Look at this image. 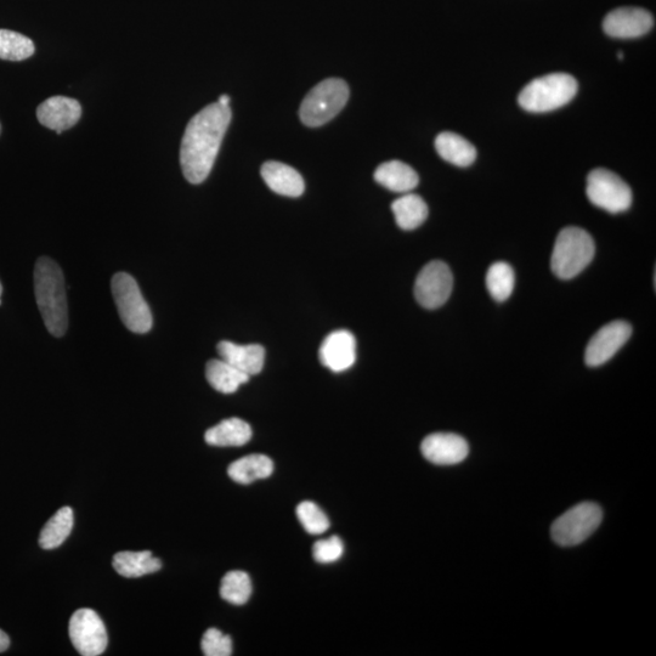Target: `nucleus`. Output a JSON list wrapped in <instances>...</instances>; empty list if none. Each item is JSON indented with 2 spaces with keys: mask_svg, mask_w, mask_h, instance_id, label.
I'll use <instances>...</instances> for the list:
<instances>
[{
  "mask_svg": "<svg viewBox=\"0 0 656 656\" xmlns=\"http://www.w3.org/2000/svg\"><path fill=\"white\" fill-rule=\"evenodd\" d=\"M231 122L230 107L214 103L191 118L180 146V166L191 184L208 178Z\"/></svg>",
  "mask_w": 656,
  "mask_h": 656,
  "instance_id": "f257e3e1",
  "label": "nucleus"
},
{
  "mask_svg": "<svg viewBox=\"0 0 656 656\" xmlns=\"http://www.w3.org/2000/svg\"><path fill=\"white\" fill-rule=\"evenodd\" d=\"M35 293L39 311L50 335L64 336L69 327L65 279L53 259L42 257L37 260Z\"/></svg>",
  "mask_w": 656,
  "mask_h": 656,
  "instance_id": "f03ea898",
  "label": "nucleus"
},
{
  "mask_svg": "<svg viewBox=\"0 0 656 656\" xmlns=\"http://www.w3.org/2000/svg\"><path fill=\"white\" fill-rule=\"evenodd\" d=\"M596 246L586 230L569 226L559 233L551 258L553 274L571 280L584 271L595 257Z\"/></svg>",
  "mask_w": 656,
  "mask_h": 656,
  "instance_id": "7ed1b4c3",
  "label": "nucleus"
},
{
  "mask_svg": "<svg viewBox=\"0 0 656 656\" xmlns=\"http://www.w3.org/2000/svg\"><path fill=\"white\" fill-rule=\"evenodd\" d=\"M578 89V81L568 73H550L531 81L520 92L518 103L528 112H551L569 104Z\"/></svg>",
  "mask_w": 656,
  "mask_h": 656,
  "instance_id": "20e7f679",
  "label": "nucleus"
},
{
  "mask_svg": "<svg viewBox=\"0 0 656 656\" xmlns=\"http://www.w3.org/2000/svg\"><path fill=\"white\" fill-rule=\"evenodd\" d=\"M348 99L349 88L343 79H325L305 96L299 116L305 126H324L344 109Z\"/></svg>",
  "mask_w": 656,
  "mask_h": 656,
  "instance_id": "39448f33",
  "label": "nucleus"
},
{
  "mask_svg": "<svg viewBox=\"0 0 656 656\" xmlns=\"http://www.w3.org/2000/svg\"><path fill=\"white\" fill-rule=\"evenodd\" d=\"M111 288L124 326L138 335L151 331L154 319L137 280L127 273H117L112 277Z\"/></svg>",
  "mask_w": 656,
  "mask_h": 656,
  "instance_id": "423d86ee",
  "label": "nucleus"
},
{
  "mask_svg": "<svg viewBox=\"0 0 656 656\" xmlns=\"http://www.w3.org/2000/svg\"><path fill=\"white\" fill-rule=\"evenodd\" d=\"M602 519V508L596 503H579L553 523L552 539L559 546H578L595 533L601 525Z\"/></svg>",
  "mask_w": 656,
  "mask_h": 656,
  "instance_id": "0eeeda50",
  "label": "nucleus"
},
{
  "mask_svg": "<svg viewBox=\"0 0 656 656\" xmlns=\"http://www.w3.org/2000/svg\"><path fill=\"white\" fill-rule=\"evenodd\" d=\"M586 194L592 205L613 214L625 212L632 205L630 186L618 174L604 168L588 174Z\"/></svg>",
  "mask_w": 656,
  "mask_h": 656,
  "instance_id": "6e6552de",
  "label": "nucleus"
},
{
  "mask_svg": "<svg viewBox=\"0 0 656 656\" xmlns=\"http://www.w3.org/2000/svg\"><path fill=\"white\" fill-rule=\"evenodd\" d=\"M454 276L444 262L433 260L418 274L415 284V297L417 302L426 309H438L449 301Z\"/></svg>",
  "mask_w": 656,
  "mask_h": 656,
  "instance_id": "1a4fd4ad",
  "label": "nucleus"
},
{
  "mask_svg": "<svg viewBox=\"0 0 656 656\" xmlns=\"http://www.w3.org/2000/svg\"><path fill=\"white\" fill-rule=\"evenodd\" d=\"M73 647L83 656H98L105 652L109 637L100 616L92 609H79L70 620Z\"/></svg>",
  "mask_w": 656,
  "mask_h": 656,
  "instance_id": "9d476101",
  "label": "nucleus"
},
{
  "mask_svg": "<svg viewBox=\"0 0 656 656\" xmlns=\"http://www.w3.org/2000/svg\"><path fill=\"white\" fill-rule=\"evenodd\" d=\"M632 335L629 322L616 320L610 322L591 338L586 348L585 361L587 366H601L619 352Z\"/></svg>",
  "mask_w": 656,
  "mask_h": 656,
  "instance_id": "9b49d317",
  "label": "nucleus"
},
{
  "mask_svg": "<svg viewBox=\"0 0 656 656\" xmlns=\"http://www.w3.org/2000/svg\"><path fill=\"white\" fill-rule=\"evenodd\" d=\"M653 15L641 8H619L605 16L603 28L608 36L620 39L638 38L652 30Z\"/></svg>",
  "mask_w": 656,
  "mask_h": 656,
  "instance_id": "f8f14e48",
  "label": "nucleus"
},
{
  "mask_svg": "<svg viewBox=\"0 0 656 656\" xmlns=\"http://www.w3.org/2000/svg\"><path fill=\"white\" fill-rule=\"evenodd\" d=\"M421 451L427 461L438 466H454L466 460L469 446L460 435L434 433L422 441Z\"/></svg>",
  "mask_w": 656,
  "mask_h": 656,
  "instance_id": "ddd939ff",
  "label": "nucleus"
},
{
  "mask_svg": "<svg viewBox=\"0 0 656 656\" xmlns=\"http://www.w3.org/2000/svg\"><path fill=\"white\" fill-rule=\"evenodd\" d=\"M319 359L332 372L349 370L356 361V339L353 333L347 330L330 333L321 344Z\"/></svg>",
  "mask_w": 656,
  "mask_h": 656,
  "instance_id": "4468645a",
  "label": "nucleus"
},
{
  "mask_svg": "<svg viewBox=\"0 0 656 656\" xmlns=\"http://www.w3.org/2000/svg\"><path fill=\"white\" fill-rule=\"evenodd\" d=\"M82 106L67 96H53L38 106L37 118L42 126L55 130L59 135L76 126L81 120Z\"/></svg>",
  "mask_w": 656,
  "mask_h": 656,
  "instance_id": "2eb2a0df",
  "label": "nucleus"
},
{
  "mask_svg": "<svg viewBox=\"0 0 656 656\" xmlns=\"http://www.w3.org/2000/svg\"><path fill=\"white\" fill-rule=\"evenodd\" d=\"M217 350L220 359L246 373L247 376L258 375L263 370L265 349L259 344L241 346V344L223 341L218 344Z\"/></svg>",
  "mask_w": 656,
  "mask_h": 656,
  "instance_id": "dca6fc26",
  "label": "nucleus"
},
{
  "mask_svg": "<svg viewBox=\"0 0 656 656\" xmlns=\"http://www.w3.org/2000/svg\"><path fill=\"white\" fill-rule=\"evenodd\" d=\"M262 177L276 194L287 197L303 195L305 184L302 175L285 163L269 161L263 164Z\"/></svg>",
  "mask_w": 656,
  "mask_h": 656,
  "instance_id": "f3484780",
  "label": "nucleus"
},
{
  "mask_svg": "<svg viewBox=\"0 0 656 656\" xmlns=\"http://www.w3.org/2000/svg\"><path fill=\"white\" fill-rule=\"evenodd\" d=\"M375 180L383 188L399 192V194H407L416 189L420 183L415 169L401 161H389L381 164L376 169Z\"/></svg>",
  "mask_w": 656,
  "mask_h": 656,
  "instance_id": "a211bd4d",
  "label": "nucleus"
},
{
  "mask_svg": "<svg viewBox=\"0 0 656 656\" xmlns=\"http://www.w3.org/2000/svg\"><path fill=\"white\" fill-rule=\"evenodd\" d=\"M206 443L212 446H243L252 439V428L250 424L241 418H228L209 428L205 434Z\"/></svg>",
  "mask_w": 656,
  "mask_h": 656,
  "instance_id": "6ab92c4d",
  "label": "nucleus"
},
{
  "mask_svg": "<svg viewBox=\"0 0 656 656\" xmlns=\"http://www.w3.org/2000/svg\"><path fill=\"white\" fill-rule=\"evenodd\" d=\"M435 149L444 161L457 167H468L477 158V150L461 135L452 132L440 133L435 140Z\"/></svg>",
  "mask_w": 656,
  "mask_h": 656,
  "instance_id": "aec40b11",
  "label": "nucleus"
},
{
  "mask_svg": "<svg viewBox=\"0 0 656 656\" xmlns=\"http://www.w3.org/2000/svg\"><path fill=\"white\" fill-rule=\"evenodd\" d=\"M274 472V462L265 455H250L240 458L228 468L234 482L248 485L259 479H267Z\"/></svg>",
  "mask_w": 656,
  "mask_h": 656,
  "instance_id": "412c9836",
  "label": "nucleus"
},
{
  "mask_svg": "<svg viewBox=\"0 0 656 656\" xmlns=\"http://www.w3.org/2000/svg\"><path fill=\"white\" fill-rule=\"evenodd\" d=\"M113 568L124 578H140L156 573L162 568V562L149 551L120 552L113 557Z\"/></svg>",
  "mask_w": 656,
  "mask_h": 656,
  "instance_id": "4be33fe9",
  "label": "nucleus"
},
{
  "mask_svg": "<svg viewBox=\"0 0 656 656\" xmlns=\"http://www.w3.org/2000/svg\"><path fill=\"white\" fill-rule=\"evenodd\" d=\"M207 381L219 393L233 394L242 384L250 381V376L234 366L226 363L223 359L208 361L206 366Z\"/></svg>",
  "mask_w": 656,
  "mask_h": 656,
  "instance_id": "5701e85b",
  "label": "nucleus"
},
{
  "mask_svg": "<svg viewBox=\"0 0 656 656\" xmlns=\"http://www.w3.org/2000/svg\"><path fill=\"white\" fill-rule=\"evenodd\" d=\"M392 211L395 222L403 230L417 229L428 217L427 203L421 196L409 192L393 202Z\"/></svg>",
  "mask_w": 656,
  "mask_h": 656,
  "instance_id": "b1692460",
  "label": "nucleus"
},
{
  "mask_svg": "<svg viewBox=\"0 0 656 656\" xmlns=\"http://www.w3.org/2000/svg\"><path fill=\"white\" fill-rule=\"evenodd\" d=\"M73 511L70 507H62L54 514L49 522L44 525L41 536H39V545L44 550H54L66 541L73 529Z\"/></svg>",
  "mask_w": 656,
  "mask_h": 656,
  "instance_id": "393cba45",
  "label": "nucleus"
},
{
  "mask_svg": "<svg viewBox=\"0 0 656 656\" xmlns=\"http://www.w3.org/2000/svg\"><path fill=\"white\" fill-rule=\"evenodd\" d=\"M514 285H516V276L510 264L497 262L491 265L486 274V287L495 301H507L513 293Z\"/></svg>",
  "mask_w": 656,
  "mask_h": 656,
  "instance_id": "a878e982",
  "label": "nucleus"
},
{
  "mask_svg": "<svg viewBox=\"0 0 656 656\" xmlns=\"http://www.w3.org/2000/svg\"><path fill=\"white\" fill-rule=\"evenodd\" d=\"M220 596L235 605L246 604L252 596V582L245 571H230L220 585Z\"/></svg>",
  "mask_w": 656,
  "mask_h": 656,
  "instance_id": "bb28decb",
  "label": "nucleus"
},
{
  "mask_svg": "<svg viewBox=\"0 0 656 656\" xmlns=\"http://www.w3.org/2000/svg\"><path fill=\"white\" fill-rule=\"evenodd\" d=\"M36 52L35 43L18 32L0 30V59L22 61Z\"/></svg>",
  "mask_w": 656,
  "mask_h": 656,
  "instance_id": "cd10ccee",
  "label": "nucleus"
},
{
  "mask_svg": "<svg viewBox=\"0 0 656 656\" xmlns=\"http://www.w3.org/2000/svg\"><path fill=\"white\" fill-rule=\"evenodd\" d=\"M297 517L305 531L310 535H322L330 529V520L314 502L304 501L301 505H298Z\"/></svg>",
  "mask_w": 656,
  "mask_h": 656,
  "instance_id": "c85d7f7f",
  "label": "nucleus"
},
{
  "mask_svg": "<svg viewBox=\"0 0 656 656\" xmlns=\"http://www.w3.org/2000/svg\"><path fill=\"white\" fill-rule=\"evenodd\" d=\"M201 648L206 656L233 655V641L217 629H209L202 637Z\"/></svg>",
  "mask_w": 656,
  "mask_h": 656,
  "instance_id": "c756f323",
  "label": "nucleus"
},
{
  "mask_svg": "<svg viewBox=\"0 0 656 656\" xmlns=\"http://www.w3.org/2000/svg\"><path fill=\"white\" fill-rule=\"evenodd\" d=\"M344 553L343 541L338 536L315 542L313 556L320 564H331L339 561Z\"/></svg>",
  "mask_w": 656,
  "mask_h": 656,
  "instance_id": "7c9ffc66",
  "label": "nucleus"
},
{
  "mask_svg": "<svg viewBox=\"0 0 656 656\" xmlns=\"http://www.w3.org/2000/svg\"><path fill=\"white\" fill-rule=\"evenodd\" d=\"M10 646V639L4 631L0 630V653L5 652Z\"/></svg>",
  "mask_w": 656,
  "mask_h": 656,
  "instance_id": "2f4dec72",
  "label": "nucleus"
},
{
  "mask_svg": "<svg viewBox=\"0 0 656 656\" xmlns=\"http://www.w3.org/2000/svg\"><path fill=\"white\" fill-rule=\"evenodd\" d=\"M218 104L222 105V106H225V107H230L229 106L230 105V96L225 95V94L220 96V98L218 100Z\"/></svg>",
  "mask_w": 656,
  "mask_h": 656,
  "instance_id": "473e14b6",
  "label": "nucleus"
},
{
  "mask_svg": "<svg viewBox=\"0 0 656 656\" xmlns=\"http://www.w3.org/2000/svg\"><path fill=\"white\" fill-rule=\"evenodd\" d=\"M2 294H3V285L2 282H0V298H2Z\"/></svg>",
  "mask_w": 656,
  "mask_h": 656,
  "instance_id": "72a5a7b5",
  "label": "nucleus"
},
{
  "mask_svg": "<svg viewBox=\"0 0 656 656\" xmlns=\"http://www.w3.org/2000/svg\"><path fill=\"white\" fill-rule=\"evenodd\" d=\"M618 58L619 60H624V53L619 52Z\"/></svg>",
  "mask_w": 656,
  "mask_h": 656,
  "instance_id": "f704fd0d",
  "label": "nucleus"
},
{
  "mask_svg": "<svg viewBox=\"0 0 656 656\" xmlns=\"http://www.w3.org/2000/svg\"><path fill=\"white\" fill-rule=\"evenodd\" d=\"M0 133H2V124H0Z\"/></svg>",
  "mask_w": 656,
  "mask_h": 656,
  "instance_id": "c9c22d12",
  "label": "nucleus"
},
{
  "mask_svg": "<svg viewBox=\"0 0 656 656\" xmlns=\"http://www.w3.org/2000/svg\"><path fill=\"white\" fill-rule=\"evenodd\" d=\"M0 305H2V298H0Z\"/></svg>",
  "mask_w": 656,
  "mask_h": 656,
  "instance_id": "e433bc0d",
  "label": "nucleus"
}]
</instances>
